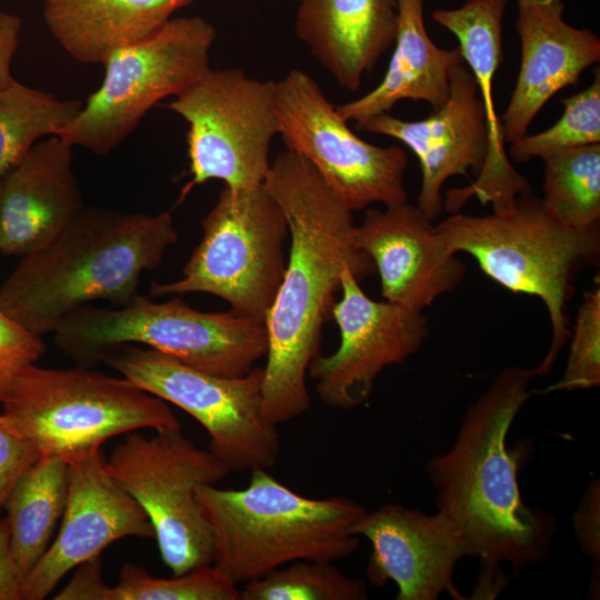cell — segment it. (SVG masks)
Wrapping results in <instances>:
<instances>
[{
    "label": "cell",
    "mask_w": 600,
    "mask_h": 600,
    "mask_svg": "<svg viewBox=\"0 0 600 600\" xmlns=\"http://www.w3.org/2000/svg\"><path fill=\"white\" fill-rule=\"evenodd\" d=\"M262 186L282 209L291 236L284 274L264 320L261 412L278 426L310 406L307 373L320 354L322 328L332 319L343 270L351 269L361 281L376 268L351 240L352 211L302 156L279 153Z\"/></svg>",
    "instance_id": "cell-1"
},
{
    "label": "cell",
    "mask_w": 600,
    "mask_h": 600,
    "mask_svg": "<svg viewBox=\"0 0 600 600\" xmlns=\"http://www.w3.org/2000/svg\"><path fill=\"white\" fill-rule=\"evenodd\" d=\"M533 370H502L467 409L451 448L426 466L438 511L461 536L467 556L513 576L543 560L556 532L551 513L526 504L518 483L519 452L507 447L513 420L531 392Z\"/></svg>",
    "instance_id": "cell-2"
},
{
    "label": "cell",
    "mask_w": 600,
    "mask_h": 600,
    "mask_svg": "<svg viewBox=\"0 0 600 600\" xmlns=\"http://www.w3.org/2000/svg\"><path fill=\"white\" fill-rule=\"evenodd\" d=\"M177 240L169 211L84 206L51 241L21 257L0 286V308L42 337L93 301L124 306L139 296L141 274L154 270Z\"/></svg>",
    "instance_id": "cell-3"
},
{
    "label": "cell",
    "mask_w": 600,
    "mask_h": 600,
    "mask_svg": "<svg viewBox=\"0 0 600 600\" xmlns=\"http://www.w3.org/2000/svg\"><path fill=\"white\" fill-rule=\"evenodd\" d=\"M197 498L211 533L212 564L237 586L294 561L354 553L353 529L367 511L346 497L301 496L260 468L243 489L206 484Z\"/></svg>",
    "instance_id": "cell-4"
},
{
    "label": "cell",
    "mask_w": 600,
    "mask_h": 600,
    "mask_svg": "<svg viewBox=\"0 0 600 600\" xmlns=\"http://www.w3.org/2000/svg\"><path fill=\"white\" fill-rule=\"evenodd\" d=\"M436 229L451 251L471 254L493 281L544 303L551 342L532 370L534 376H547L571 337L566 306L578 271L599 258V229L577 231L564 226L531 189L518 194L507 211L456 212Z\"/></svg>",
    "instance_id": "cell-5"
},
{
    "label": "cell",
    "mask_w": 600,
    "mask_h": 600,
    "mask_svg": "<svg viewBox=\"0 0 600 600\" xmlns=\"http://www.w3.org/2000/svg\"><path fill=\"white\" fill-rule=\"evenodd\" d=\"M56 346L80 366L123 344H144L197 370L249 373L268 351L266 321L228 312H202L179 298L153 302L143 296L121 307L87 304L53 332Z\"/></svg>",
    "instance_id": "cell-6"
},
{
    "label": "cell",
    "mask_w": 600,
    "mask_h": 600,
    "mask_svg": "<svg viewBox=\"0 0 600 600\" xmlns=\"http://www.w3.org/2000/svg\"><path fill=\"white\" fill-rule=\"evenodd\" d=\"M1 406L6 421L40 457L68 462L120 434L180 427L164 400L124 377L84 366L51 369L30 363L20 370Z\"/></svg>",
    "instance_id": "cell-7"
},
{
    "label": "cell",
    "mask_w": 600,
    "mask_h": 600,
    "mask_svg": "<svg viewBox=\"0 0 600 600\" xmlns=\"http://www.w3.org/2000/svg\"><path fill=\"white\" fill-rule=\"evenodd\" d=\"M217 38L207 19L171 18L143 40L120 48L103 62L104 78L77 117L57 136L72 147L107 156L160 100L177 97L210 67Z\"/></svg>",
    "instance_id": "cell-8"
},
{
    "label": "cell",
    "mask_w": 600,
    "mask_h": 600,
    "mask_svg": "<svg viewBox=\"0 0 600 600\" xmlns=\"http://www.w3.org/2000/svg\"><path fill=\"white\" fill-rule=\"evenodd\" d=\"M202 239L171 282H153L156 297L214 294L241 314L266 320L286 270V216L263 188L232 192L226 186L201 221Z\"/></svg>",
    "instance_id": "cell-9"
},
{
    "label": "cell",
    "mask_w": 600,
    "mask_h": 600,
    "mask_svg": "<svg viewBox=\"0 0 600 600\" xmlns=\"http://www.w3.org/2000/svg\"><path fill=\"white\" fill-rule=\"evenodd\" d=\"M106 466L148 514L161 559L173 574L212 563L211 533L197 489L216 486L231 472L221 459L176 427L149 437L127 433Z\"/></svg>",
    "instance_id": "cell-10"
},
{
    "label": "cell",
    "mask_w": 600,
    "mask_h": 600,
    "mask_svg": "<svg viewBox=\"0 0 600 600\" xmlns=\"http://www.w3.org/2000/svg\"><path fill=\"white\" fill-rule=\"evenodd\" d=\"M100 362L144 391L181 408L208 432L209 450L230 470L270 469L279 457L277 426L261 412L263 368L221 377L150 348L123 344Z\"/></svg>",
    "instance_id": "cell-11"
},
{
    "label": "cell",
    "mask_w": 600,
    "mask_h": 600,
    "mask_svg": "<svg viewBox=\"0 0 600 600\" xmlns=\"http://www.w3.org/2000/svg\"><path fill=\"white\" fill-rule=\"evenodd\" d=\"M276 90V81L251 78L238 68H210L167 104L189 124L191 180L181 199L212 179L232 192L262 186L270 143L279 134Z\"/></svg>",
    "instance_id": "cell-12"
},
{
    "label": "cell",
    "mask_w": 600,
    "mask_h": 600,
    "mask_svg": "<svg viewBox=\"0 0 600 600\" xmlns=\"http://www.w3.org/2000/svg\"><path fill=\"white\" fill-rule=\"evenodd\" d=\"M276 88L279 136L287 150L307 159L348 209L408 201V157L402 148L359 138L303 70H290Z\"/></svg>",
    "instance_id": "cell-13"
},
{
    "label": "cell",
    "mask_w": 600,
    "mask_h": 600,
    "mask_svg": "<svg viewBox=\"0 0 600 600\" xmlns=\"http://www.w3.org/2000/svg\"><path fill=\"white\" fill-rule=\"evenodd\" d=\"M359 282L351 269L343 270L341 299L332 309L340 330L339 348L329 356H317L308 370L322 402L343 410L364 403L378 376L418 352L428 337L422 312L376 301Z\"/></svg>",
    "instance_id": "cell-14"
},
{
    "label": "cell",
    "mask_w": 600,
    "mask_h": 600,
    "mask_svg": "<svg viewBox=\"0 0 600 600\" xmlns=\"http://www.w3.org/2000/svg\"><path fill=\"white\" fill-rule=\"evenodd\" d=\"M126 537L154 538V530L142 507L108 472L101 449L69 462L58 534L26 576L22 600L47 598L69 571Z\"/></svg>",
    "instance_id": "cell-15"
},
{
    "label": "cell",
    "mask_w": 600,
    "mask_h": 600,
    "mask_svg": "<svg viewBox=\"0 0 600 600\" xmlns=\"http://www.w3.org/2000/svg\"><path fill=\"white\" fill-rule=\"evenodd\" d=\"M354 128L397 139L412 150L422 173L417 207L432 222L443 210L444 182L454 176L468 177L469 170L478 174L489 149L483 104L464 63L452 69L449 97L429 117L406 121L381 113Z\"/></svg>",
    "instance_id": "cell-16"
},
{
    "label": "cell",
    "mask_w": 600,
    "mask_h": 600,
    "mask_svg": "<svg viewBox=\"0 0 600 600\" xmlns=\"http://www.w3.org/2000/svg\"><path fill=\"white\" fill-rule=\"evenodd\" d=\"M372 260L384 300L416 312L462 282L466 268L417 204L367 209L351 233Z\"/></svg>",
    "instance_id": "cell-17"
},
{
    "label": "cell",
    "mask_w": 600,
    "mask_h": 600,
    "mask_svg": "<svg viewBox=\"0 0 600 600\" xmlns=\"http://www.w3.org/2000/svg\"><path fill=\"white\" fill-rule=\"evenodd\" d=\"M353 531L372 547L368 580L377 587L394 582L397 600H436L443 592L462 599L453 571L467 551L458 530L441 512L426 514L389 503L366 511Z\"/></svg>",
    "instance_id": "cell-18"
},
{
    "label": "cell",
    "mask_w": 600,
    "mask_h": 600,
    "mask_svg": "<svg viewBox=\"0 0 600 600\" xmlns=\"http://www.w3.org/2000/svg\"><path fill=\"white\" fill-rule=\"evenodd\" d=\"M563 0H517L516 29L521 59L509 103L501 116L504 143L528 129L561 89L576 86L584 70L600 60V39L564 20Z\"/></svg>",
    "instance_id": "cell-19"
},
{
    "label": "cell",
    "mask_w": 600,
    "mask_h": 600,
    "mask_svg": "<svg viewBox=\"0 0 600 600\" xmlns=\"http://www.w3.org/2000/svg\"><path fill=\"white\" fill-rule=\"evenodd\" d=\"M509 0H468L453 9H437L432 19L454 34L483 104L489 134L486 161L471 184L447 191L443 207L452 213L472 197L491 203L493 212L507 211L516 197L530 190L528 180L504 151L501 122L493 104V78L502 61V18Z\"/></svg>",
    "instance_id": "cell-20"
},
{
    "label": "cell",
    "mask_w": 600,
    "mask_h": 600,
    "mask_svg": "<svg viewBox=\"0 0 600 600\" xmlns=\"http://www.w3.org/2000/svg\"><path fill=\"white\" fill-rule=\"evenodd\" d=\"M72 148L57 134L43 138L3 177L1 253L22 257L43 247L84 207Z\"/></svg>",
    "instance_id": "cell-21"
},
{
    "label": "cell",
    "mask_w": 600,
    "mask_h": 600,
    "mask_svg": "<svg viewBox=\"0 0 600 600\" xmlns=\"http://www.w3.org/2000/svg\"><path fill=\"white\" fill-rule=\"evenodd\" d=\"M397 0H299L294 31L341 88L359 89L393 44Z\"/></svg>",
    "instance_id": "cell-22"
},
{
    "label": "cell",
    "mask_w": 600,
    "mask_h": 600,
    "mask_svg": "<svg viewBox=\"0 0 600 600\" xmlns=\"http://www.w3.org/2000/svg\"><path fill=\"white\" fill-rule=\"evenodd\" d=\"M398 24L394 48L387 71L362 97L336 106L348 122H363L389 113L396 103L409 99L424 101L432 110L444 104L450 92V73L464 60L459 47L441 49L424 27L423 0H397Z\"/></svg>",
    "instance_id": "cell-23"
},
{
    "label": "cell",
    "mask_w": 600,
    "mask_h": 600,
    "mask_svg": "<svg viewBox=\"0 0 600 600\" xmlns=\"http://www.w3.org/2000/svg\"><path fill=\"white\" fill-rule=\"evenodd\" d=\"M194 0H44V22L76 60L103 63L159 30Z\"/></svg>",
    "instance_id": "cell-24"
},
{
    "label": "cell",
    "mask_w": 600,
    "mask_h": 600,
    "mask_svg": "<svg viewBox=\"0 0 600 600\" xmlns=\"http://www.w3.org/2000/svg\"><path fill=\"white\" fill-rule=\"evenodd\" d=\"M68 487L69 462L57 456H41L6 499L11 549L24 578L51 543L66 508Z\"/></svg>",
    "instance_id": "cell-25"
},
{
    "label": "cell",
    "mask_w": 600,
    "mask_h": 600,
    "mask_svg": "<svg viewBox=\"0 0 600 600\" xmlns=\"http://www.w3.org/2000/svg\"><path fill=\"white\" fill-rule=\"evenodd\" d=\"M83 102L61 100L16 79L0 89V178L6 177L43 138L58 134Z\"/></svg>",
    "instance_id": "cell-26"
},
{
    "label": "cell",
    "mask_w": 600,
    "mask_h": 600,
    "mask_svg": "<svg viewBox=\"0 0 600 600\" xmlns=\"http://www.w3.org/2000/svg\"><path fill=\"white\" fill-rule=\"evenodd\" d=\"M541 160V199L549 211L573 230L599 229L600 143L560 149Z\"/></svg>",
    "instance_id": "cell-27"
},
{
    "label": "cell",
    "mask_w": 600,
    "mask_h": 600,
    "mask_svg": "<svg viewBox=\"0 0 600 600\" xmlns=\"http://www.w3.org/2000/svg\"><path fill=\"white\" fill-rule=\"evenodd\" d=\"M241 600H364V581L343 574L326 561L299 560L248 581Z\"/></svg>",
    "instance_id": "cell-28"
},
{
    "label": "cell",
    "mask_w": 600,
    "mask_h": 600,
    "mask_svg": "<svg viewBox=\"0 0 600 600\" xmlns=\"http://www.w3.org/2000/svg\"><path fill=\"white\" fill-rule=\"evenodd\" d=\"M109 600H241V591L212 563L161 578L128 562Z\"/></svg>",
    "instance_id": "cell-29"
},
{
    "label": "cell",
    "mask_w": 600,
    "mask_h": 600,
    "mask_svg": "<svg viewBox=\"0 0 600 600\" xmlns=\"http://www.w3.org/2000/svg\"><path fill=\"white\" fill-rule=\"evenodd\" d=\"M564 109L550 128L526 134L510 143L509 156L527 162L564 148L600 143V69L593 70L590 86L561 100Z\"/></svg>",
    "instance_id": "cell-30"
},
{
    "label": "cell",
    "mask_w": 600,
    "mask_h": 600,
    "mask_svg": "<svg viewBox=\"0 0 600 600\" xmlns=\"http://www.w3.org/2000/svg\"><path fill=\"white\" fill-rule=\"evenodd\" d=\"M562 378L546 391L591 389L600 384V287L583 293L569 339Z\"/></svg>",
    "instance_id": "cell-31"
},
{
    "label": "cell",
    "mask_w": 600,
    "mask_h": 600,
    "mask_svg": "<svg viewBox=\"0 0 600 600\" xmlns=\"http://www.w3.org/2000/svg\"><path fill=\"white\" fill-rule=\"evenodd\" d=\"M41 337L12 320L0 308V404L20 370L43 353Z\"/></svg>",
    "instance_id": "cell-32"
},
{
    "label": "cell",
    "mask_w": 600,
    "mask_h": 600,
    "mask_svg": "<svg viewBox=\"0 0 600 600\" xmlns=\"http://www.w3.org/2000/svg\"><path fill=\"white\" fill-rule=\"evenodd\" d=\"M39 458L38 450L0 413V516L14 483Z\"/></svg>",
    "instance_id": "cell-33"
},
{
    "label": "cell",
    "mask_w": 600,
    "mask_h": 600,
    "mask_svg": "<svg viewBox=\"0 0 600 600\" xmlns=\"http://www.w3.org/2000/svg\"><path fill=\"white\" fill-rule=\"evenodd\" d=\"M573 527L581 550L593 561L599 574L600 563V481L594 479L580 499L573 513Z\"/></svg>",
    "instance_id": "cell-34"
},
{
    "label": "cell",
    "mask_w": 600,
    "mask_h": 600,
    "mask_svg": "<svg viewBox=\"0 0 600 600\" xmlns=\"http://www.w3.org/2000/svg\"><path fill=\"white\" fill-rule=\"evenodd\" d=\"M111 587L104 581L100 554L77 567L72 579L56 600H109Z\"/></svg>",
    "instance_id": "cell-35"
},
{
    "label": "cell",
    "mask_w": 600,
    "mask_h": 600,
    "mask_svg": "<svg viewBox=\"0 0 600 600\" xmlns=\"http://www.w3.org/2000/svg\"><path fill=\"white\" fill-rule=\"evenodd\" d=\"M24 576L11 549L7 517L0 518V600H22Z\"/></svg>",
    "instance_id": "cell-36"
},
{
    "label": "cell",
    "mask_w": 600,
    "mask_h": 600,
    "mask_svg": "<svg viewBox=\"0 0 600 600\" xmlns=\"http://www.w3.org/2000/svg\"><path fill=\"white\" fill-rule=\"evenodd\" d=\"M22 20L13 13L0 11V89L14 78L10 68L19 46Z\"/></svg>",
    "instance_id": "cell-37"
},
{
    "label": "cell",
    "mask_w": 600,
    "mask_h": 600,
    "mask_svg": "<svg viewBox=\"0 0 600 600\" xmlns=\"http://www.w3.org/2000/svg\"><path fill=\"white\" fill-rule=\"evenodd\" d=\"M2 179L3 178H0V196H1V188H2Z\"/></svg>",
    "instance_id": "cell-38"
}]
</instances>
